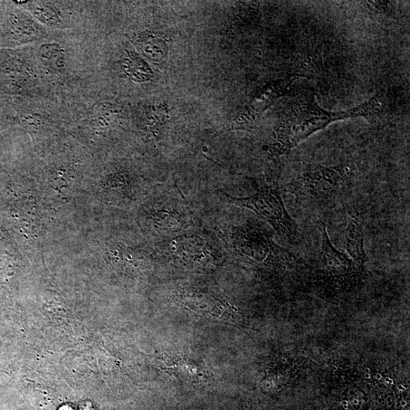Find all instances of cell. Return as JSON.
I'll list each match as a JSON object with an SVG mask.
<instances>
[{"instance_id":"1","label":"cell","mask_w":410,"mask_h":410,"mask_svg":"<svg viewBox=\"0 0 410 410\" xmlns=\"http://www.w3.org/2000/svg\"><path fill=\"white\" fill-rule=\"evenodd\" d=\"M336 121L335 112L321 108L314 97L295 100L276 128L270 145V155L274 158L288 155L314 132Z\"/></svg>"},{"instance_id":"2","label":"cell","mask_w":410,"mask_h":410,"mask_svg":"<svg viewBox=\"0 0 410 410\" xmlns=\"http://www.w3.org/2000/svg\"><path fill=\"white\" fill-rule=\"evenodd\" d=\"M349 184L340 166L308 165L285 186L297 202L311 207H327L336 203Z\"/></svg>"},{"instance_id":"3","label":"cell","mask_w":410,"mask_h":410,"mask_svg":"<svg viewBox=\"0 0 410 410\" xmlns=\"http://www.w3.org/2000/svg\"><path fill=\"white\" fill-rule=\"evenodd\" d=\"M228 197L233 204L250 209L264 218L282 239L293 244L300 242V227L286 207L278 185L257 186L256 193L248 197Z\"/></svg>"},{"instance_id":"4","label":"cell","mask_w":410,"mask_h":410,"mask_svg":"<svg viewBox=\"0 0 410 410\" xmlns=\"http://www.w3.org/2000/svg\"><path fill=\"white\" fill-rule=\"evenodd\" d=\"M234 243L238 251L252 261L293 265L297 257L273 241L267 232L255 226H244L235 233Z\"/></svg>"},{"instance_id":"5","label":"cell","mask_w":410,"mask_h":410,"mask_svg":"<svg viewBox=\"0 0 410 410\" xmlns=\"http://www.w3.org/2000/svg\"><path fill=\"white\" fill-rule=\"evenodd\" d=\"M321 262L323 276L328 283H345L354 271V262L333 245L326 225L321 223Z\"/></svg>"},{"instance_id":"6","label":"cell","mask_w":410,"mask_h":410,"mask_svg":"<svg viewBox=\"0 0 410 410\" xmlns=\"http://www.w3.org/2000/svg\"><path fill=\"white\" fill-rule=\"evenodd\" d=\"M364 217L359 212L350 214L345 232V246L352 260L359 266L368 261L365 250Z\"/></svg>"},{"instance_id":"7","label":"cell","mask_w":410,"mask_h":410,"mask_svg":"<svg viewBox=\"0 0 410 410\" xmlns=\"http://www.w3.org/2000/svg\"><path fill=\"white\" fill-rule=\"evenodd\" d=\"M389 94L385 91H381L375 97L369 101L362 103L360 106L345 111H340V117L342 120L364 117L370 122L378 119H383L388 115L390 110Z\"/></svg>"},{"instance_id":"8","label":"cell","mask_w":410,"mask_h":410,"mask_svg":"<svg viewBox=\"0 0 410 410\" xmlns=\"http://www.w3.org/2000/svg\"><path fill=\"white\" fill-rule=\"evenodd\" d=\"M40 56L47 70L59 73L64 68V53L60 45L46 44L41 47Z\"/></svg>"},{"instance_id":"9","label":"cell","mask_w":410,"mask_h":410,"mask_svg":"<svg viewBox=\"0 0 410 410\" xmlns=\"http://www.w3.org/2000/svg\"><path fill=\"white\" fill-rule=\"evenodd\" d=\"M22 5L26 6L33 15L43 23L53 25L61 22L58 11L52 6L41 2H27L25 4L22 2Z\"/></svg>"},{"instance_id":"10","label":"cell","mask_w":410,"mask_h":410,"mask_svg":"<svg viewBox=\"0 0 410 410\" xmlns=\"http://www.w3.org/2000/svg\"><path fill=\"white\" fill-rule=\"evenodd\" d=\"M369 9L377 13H385L389 9V2L385 1H369L366 3Z\"/></svg>"}]
</instances>
